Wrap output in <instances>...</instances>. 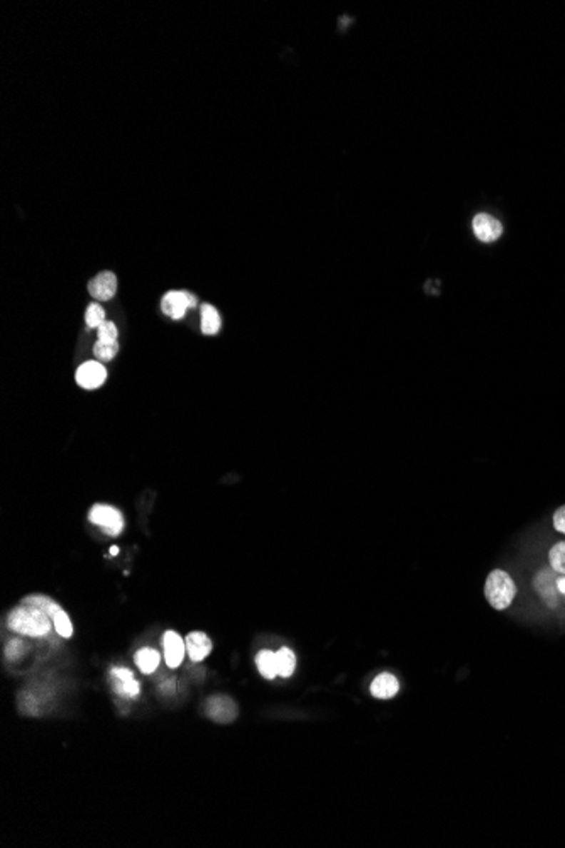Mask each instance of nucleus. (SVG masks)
Instances as JSON below:
<instances>
[{
  "mask_svg": "<svg viewBox=\"0 0 565 848\" xmlns=\"http://www.w3.org/2000/svg\"><path fill=\"white\" fill-rule=\"evenodd\" d=\"M51 617L34 606L21 605L9 615L11 630L27 637H44L51 630Z\"/></svg>",
  "mask_w": 565,
  "mask_h": 848,
  "instance_id": "nucleus-1",
  "label": "nucleus"
},
{
  "mask_svg": "<svg viewBox=\"0 0 565 848\" xmlns=\"http://www.w3.org/2000/svg\"><path fill=\"white\" fill-rule=\"evenodd\" d=\"M484 595L489 605L501 612V610H507L511 606L514 596H516V585H514L513 577L508 572L496 569L486 579Z\"/></svg>",
  "mask_w": 565,
  "mask_h": 848,
  "instance_id": "nucleus-2",
  "label": "nucleus"
},
{
  "mask_svg": "<svg viewBox=\"0 0 565 848\" xmlns=\"http://www.w3.org/2000/svg\"><path fill=\"white\" fill-rule=\"evenodd\" d=\"M88 518L90 522L98 525L103 532L108 533V535H118V533L122 532V528H124V517H122V513L118 512L117 508L108 507V505H95V507L90 510Z\"/></svg>",
  "mask_w": 565,
  "mask_h": 848,
  "instance_id": "nucleus-3",
  "label": "nucleus"
},
{
  "mask_svg": "<svg viewBox=\"0 0 565 848\" xmlns=\"http://www.w3.org/2000/svg\"><path fill=\"white\" fill-rule=\"evenodd\" d=\"M195 307H197V298H195V295H191L190 291H185V290L168 291V293L163 296V300H161L163 312H165L168 317L175 318V320L183 318L186 310L195 308Z\"/></svg>",
  "mask_w": 565,
  "mask_h": 848,
  "instance_id": "nucleus-4",
  "label": "nucleus"
},
{
  "mask_svg": "<svg viewBox=\"0 0 565 848\" xmlns=\"http://www.w3.org/2000/svg\"><path fill=\"white\" fill-rule=\"evenodd\" d=\"M107 380V369L100 361H86L76 369V383L85 390H97Z\"/></svg>",
  "mask_w": 565,
  "mask_h": 848,
  "instance_id": "nucleus-5",
  "label": "nucleus"
},
{
  "mask_svg": "<svg viewBox=\"0 0 565 848\" xmlns=\"http://www.w3.org/2000/svg\"><path fill=\"white\" fill-rule=\"evenodd\" d=\"M472 231L474 236L482 243H494L503 234V226L498 218L489 213H477L472 218Z\"/></svg>",
  "mask_w": 565,
  "mask_h": 848,
  "instance_id": "nucleus-6",
  "label": "nucleus"
},
{
  "mask_svg": "<svg viewBox=\"0 0 565 848\" xmlns=\"http://www.w3.org/2000/svg\"><path fill=\"white\" fill-rule=\"evenodd\" d=\"M88 293L98 302H107L117 293V276L111 271H102L88 283Z\"/></svg>",
  "mask_w": 565,
  "mask_h": 848,
  "instance_id": "nucleus-7",
  "label": "nucleus"
},
{
  "mask_svg": "<svg viewBox=\"0 0 565 848\" xmlns=\"http://www.w3.org/2000/svg\"><path fill=\"white\" fill-rule=\"evenodd\" d=\"M207 713L218 723H230L237 718V706L230 697H212L207 701Z\"/></svg>",
  "mask_w": 565,
  "mask_h": 848,
  "instance_id": "nucleus-8",
  "label": "nucleus"
},
{
  "mask_svg": "<svg viewBox=\"0 0 565 848\" xmlns=\"http://www.w3.org/2000/svg\"><path fill=\"white\" fill-rule=\"evenodd\" d=\"M163 647H165V659L166 664L171 669H176L178 665L183 662L185 657V640L178 635L176 632H166L163 638Z\"/></svg>",
  "mask_w": 565,
  "mask_h": 848,
  "instance_id": "nucleus-9",
  "label": "nucleus"
},
{
  "mask_svg": "<svg viewBox=\"0 0 565 848\" xmlns=\"http://www.w3.org/2000/svg\"><path fill=\"white\" fill-rule=\"evenodd\" d=\"M185 644H186V650H188L190 659L195 660V662L203 660L212 652L210 638H208L202 632H191L190 635L186 637Z\"/></svg>",
  "mask_w": 565,
  "mask_h": 848,
  "instance_id": "nucleus-10",
  "label": "nucleus"
},
{
  "mask_svg": "<svg viewBox=\"0 0 565 848\" xmlns=\"http://www.w3.org/2000/svg\"><path fill=\"white\" fill-rule=\"evenodd\" d=\"M398 691H399L398 679H396L393 674H390V672L380 674V676H377L371 684L372 696L377 697V700H391V697L396 696V692Z\"/></svg>",
  "mask_w": 565,
  "mask_h": 848,
  "instance_id": "nucleus-11",
  "label": "nucleus"
},
{
  "mask_svg": "<svg viewBox=\"0 0 565 848\" xmlns=\"http://www.w3.org/2000/svg\"><path fill=\"white\" fill-rule=\"evenodd\" d=\"M112 676L116 677V691L118 695H126L129 697H136L139 695V682L136 681L134 674L129 669H112Z\"/></svg>",
  "mask_w": 565,
  "mask_h": 848,
  "instance_id": "nucleus-12",
  "label": "nucleus"
},
{
  "mask_svg": "<svg viewBox=\"0 0 565 848\" xmlns=\"http://www.w3.org/2000/svg\"><path fill=\"white\" fill-rule=\"evenodd\" d=\"M220 316L210 303L202 305V332L205 335H213L220 330Z\"/></svg>",
  "mask_w": 565,
  "mask_h": 848,
  "instance_id": "nucleus-13",
  "label": "nucleus"
},
{
  "mask_svg": "<svg viewBox=\"0 0 565 848\" xmlns=\"http://www.w3.org/2000/svg\"><path fill=\"white\" fill-rule=\"evenodd\" d=\"M276 667H278V676L281 677H290L291 674L295 672V667H296V657L293 654V650H290L288 647H282L276 652Z\"/></svg>",
  "mask_w": 565,
  "mask_h": 848,
  "instance_id": "nucleus-14",
  "label": "nucleus"
},
{
  "mask_svg": "<svg viewBox=\"0 0 565 848\" xmlns=\"http://www.w3.org/2000/svg\"><path fill=\"white\" fill-rule=\"evenodd\" d=\"M134 660H136V664H138V667L144 674H151V672H154L158 669L159 660H161V657H159V654H158L156 650H153V649H141V650L136 652Z\"/></svg>",
  "mask_w": 565,
  "mask_h": 848,
  "instance_id": "nucleus-15",
  "label": "nucleus"
},
{
  "mask_svg": "<svg viewBox=\"0 0 565 848\" xmlns=\"http://www.w3.org/2000/svg\"><path fill=\"white\" fill-rule=\"evenodd\" d=\"M256 665L259 669V672H261L263 677L266 679H275L278 676V667H276V654L271 650H261L259 654L256 655Z\"/></svg>",
  "mask_w": 565,
  "mask_h": 848,
  "instance_id": "nucleus-16",
  "label": "nucleus"
},
{
  "mask_svg": "<svg viewBox=\"0 0 565 848\" xmlns=\"http://www.w3.org/2000/svg\"><path fill=\"white\" fill-rule=\"evenodd\" d=\"M22 605H27V606H34V608H39L43 610L44 613H48L49 617H53L56 615L59 610H63L61 606H59L56 601L48 598V596H41V595H34V596H27V598L22 600Z\"/></svg>",
  "mask_w": 565,
  "mask_h": 848,
  "instance_id": "nucleus-17",
  "label": "nucleus"
},
{
  "mask_svg": "<svg viewBox=\"0 0 565 848\" xmlns=\"http://www.w3.org/2000/svg\"><path fill=\"white\" fill-rule=\"evenodd\" d=\"M117 353H118V342L97 340L93 345V354L100 363L112 361V359L116 358Z\"/></svg>",
  "mask_w": 565,
  "mask_h": 848,
  "instance_id": "nucleus-18",
  "label": "nucleus"
},
{
  "mask_svg": "<svg viewBox=\"0 0 565 848\" xmlns=\"http://www.w3.org/2000/svg\"><path fill=\"white\" fill-rule=\"evenodd\" d=\"M549 559L550 567H552L555 572L564 574L565 576V542H559V544H555L552 549H550Z\"/></svg>",
  "mask_w": 565,
  "mask_h": 848,
  "instance_id": "nucleus-19",
  "label": "nucleus"
},
{
  "mask_svg": "<svg viewBox=\"0 0 565 848\" xmlns=\"http://www.w3.org/2000/svg\"><path fill=\"white\" fill-rule=\"evenodd\" d=\"M85 322L90 329H98L106 320V310L100 307L98 303H90L85 313Z\"/></svg>",
  "mask_w": 565,
  "mask_h": 848,
  "instance_id": "nucleus-20",
  "label": "nucleus"
},
{
  "mask_svg": "<svg viewBox=\"0 0 565 848\" xmlns=\"http://www.w3.org/2000/svg\"><path fill=\"white\" fill-rule=\"evenodd\" d=\"M53 625L54 628H56V632L59 633L61 637H71L73 635V625L70 622V617L65 613V610H59V612L53 617Z\"/></svg>",
  "mask_w": 565,
  "mask_h": 848,
  "instance_id": "nucleus-21",
  "label": "nucleus"
},
{
  "mask_svg": "<svg viewBox=\"0 0 565 848\" xmlns=\"http://www.w3.org/2000/svg\"><path fill=\"white\" fill-rule=\"evenodd\" d=\"M97 334H98V340H106V342H117V337H118V330H117V325L111 320L103 322L102 325L97 329Z\"/></svg>",
  "mask_w": 565,
  "mask_h": 848,
  "instance_id": "nucleus-22",
  "label": "nucleus"
},
{
  "mask_svg": "<svg viewBox=\"0 0 565 848\" xmlns=\"http://www.w3.org/2000/svg\"><path fill=\"white\" fill-rule=\"evenodd\" d=\"M24 652H26V645L22 644L21 640H12L11 644L7 645L6 654H7L9 660H16V659H19L21 655H24Z\"/></svg>",
  "mask_w": 565,
  "mask_h": 848,
  "instance_id": "nucleus-23",
  "label": "nucleus"
},
{
  "mask_svg": "<svg viewBox=\"0 0 565 848\" xmlns=\"http://www.w3.org/2000/svg\"><path fill=\"white\" fill-rule=\"evenodd\" d=\"M554 527L555 530L565 535V505H562V507L554 513Z\"/></svg>",
  "mask_w": 565,
  "mask_h": 848,
  "instance_id": "nucleus-24",
  "label": "nucleus"
},
{
  "mask_svg": "<svg viewBox=\"0 0 565 848\" xmlns=\"http://www.w3.org/2000/svg\"><path fill=\"white\" fill-rule=\"evenodd\" d=\"M557 590L565 596V576L557 579Z\"/></svg>",
  "mask_w": 565,
  "mask_h": 848,
  "instance_id": "nucleus-25",
  "label": "nucleus"
}]
</instances>
